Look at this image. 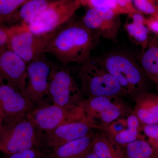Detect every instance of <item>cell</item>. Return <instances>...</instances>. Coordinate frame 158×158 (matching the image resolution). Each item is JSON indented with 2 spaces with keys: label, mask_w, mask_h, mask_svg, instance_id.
I'll return each instance as SVG.
<instances>
[{
  "label": "cell",
  "mask_w": 158,
  "mask_h": 158,
  "mask_svg": "<svg viewBox=\"0 0 158 158\" xmlns=\"http://www.w3.org/2000/svg\"><path fill=\"white\" fill-rule=\"evenodd\" d=\"M100 37L81 20L69 21L56 30L43 53L50 54L64 65L81 64L91 57Z\"/></svg>",
  "instance_id": "1"
},
{
  "label": "cell",
  "mask_w": 158,
  "mask_h": 158,
  "mask_svg": "<svg viewBox=\"0 0 158 158\" xmlns=\"http://www.w3.org/2000/svg\"><path fill=\"white\" fill-rule=\"evenodd\" d=\"M97 59L118 81L126 96L135 98L146 92V76L140 65L131 57L125 54L111 53Z\"/></svg>",
  "instance_id": "2"
},
{
  "label": "cell",
  "mask_w": 158,
  "mask_h": 158,
  "mask_svg": "<svg viewBox=\"0 0 158 158\" xmlns=\"http://www.w3.org/2000/svg\"><path fill=\"white\" fill-rule=\"evenodd\" d=\"M78 77L83 97H118L125 95L116 79L99 62L90 57L81 63Z\"/></svg>",
  "instance_id": "3"
},
{
  "label": "cell",
  "mask_w": 158,
  "mask_h": 158,
  "mask_svg": "<svg viewBox=\"0 0 158 158\" xmlns=\"http://www.w3.org/2000/svg\"><path fill=\"white\" fill-rule=\"evenodd\" d=\"M39 131L27 117L3 124L0 134V151L6 154L22 152L31 149L40 150Z\"/></svg>",
  "instance_id": "4"
},
{
  "label": "cell",
  "mask_w": 158,
  "mask_h": 158,
  "mask_svg": "<svg viewBox=\"0 0 158 158\" xmlns=\"http://www.w3.org/2000/svg\"><path fill=\"white\" fill-rule=\"evenodd\" d=\"M26 117L39 132H46L60 126L85 121L86 114L78 106L49 104L35 107Z\"/></svg>",
  "instance_id": "5"
},
{
  "label": "cell",
  "mask_w": 158,
  "mask_h": 158,
  "mask_svg": "<svg viewBox=\"0 0 158 158\" xmlns=\"http://www.w3.org/2000/svg\"><path fill=\"white\" fill-rule=\"evenodd\" d=\"M81 6L77 0H56L25 25L36 35L50 34L70 21Z\"/></svg>",
  "instance_id": "6"
},
{
  "label": "cell",
  "mask_w": 158,
  "mask_h": 158,
  "mask_svg": "<svg viewBox=\"0 0 158 158\" xmlns=\"http://www.w3.org/2000/svg\"><path fill=\"white\" fill-rule=\"evenodd\" d=\"M78 106L85 112L88 120L98 126L102 131L129 112L127 106L118 97L84 98Z\"/></svg>",
  "instance_id": "7"
},
{
  "label": "cell",
  "mask_w": 158,
  "mask_h": 158,
  "mask_svg": "<svg viewBox=\"0 0 158 158\" xmlns=\"http://www.w3.org/2000/svg\"><path fill=\"white\" fill-rule=\"evenodd\" d=\"M45 55H40L27 64V81L20 92L23 96L32 101L35 107L52 104L49 91L48 79L53 62H50Z\"/></svg>",
  "instance_id": "8"
},
{
  "label": "cell",
  "mask_w": 158,
  "mask_h": 158,
  "mask_svg": "<svg viewBox=\"0 0 158 158\" xmlns=\"http://www.w3.org/2000/svg\"><path fill=\"white\" fill-rule=\"evenodd\" d=\"M56 31L46 35H38L31 32L25 25H15L7 28V48L27 64L44 54Z\"/></svg>",
  "instance_id": "9"
},
{
  "label": "cell",
  "mask_w": 158,
  "mask_h": 158,
  "mask_svg": "<svg viewBox=\"0 0 158 158\" xmlns=\"http://www.w3.org/2000/svg\"><path fill=\"white\" fill-rule=\"evenodd\" d=\"M60 62L52 64L49 77V91L52 104L78 106L84 98L70 70Z\"/></svg>",
  "instance_id": "10"
},
{
  "label": "cell",
  "mask_w": 158,
  "mask_h": 158,
  "mask_svg": "<svg viewBox=\"0 0 158 158\" xmlns=\"http://www.w3.org/2000/svg\"><path fill=\"white\" fill-rule=\"evenodd\" d=\"M93 129L101 130L87 118L85 121L63 125L48 131H39L40 150L49 152L65 143L88 135Z\"/></svg>",
  "instance_id": "11"
},
{
  "label": "cell",
  "mask_w": 158,
  "mask_h": 158,
  "mask_svg": "<svg viewBox=\"0 0 158 158\" xmlns=\"http://www.w3.org/2000/svg\"><path fill=\"white\" fill-rule=\"evenodd\" d=\"M35 104L8 85H0V113L3 124L20 120L31 113Z\"/></svg>",
  "instance_id": "12"
},
{
  "label": "cell",
  "mask_w": 158,
  "mask_h": 158,
  "mask_svg": "<svg viewBox=\"0 0 158 158\" xmlns=\"http://www.w3.org/2000/svg\"><path fill=\"white\" fill-rule=\"evenodd\" d=\"M27 65L8 48L0 49V85H8L20 92L27 81Z\"/></svg>",
  "instance_id": "13"
},
{
  "label": "cell",
  "mask_w": 158,
  "mask_h": 158,
  "mask_svg": "<svg viewBox=\"0 0 158 158\" xmlns=\"http://www.w3.org/2000/svg\"><path fill=\"white\" fill-rule=\"evenodd\" d=\"M120 16L111 10L89 9L81 21L85 27L100 37L115 40L121 26Z\"/></svg>",
  "instance_id": "14"
},
{
  "label": "cell",
  "mask_w": 158,
  "mask_h": 158,
  "mask_svg": "<svg viewBox=\"0 0 158 158\" xmlns=\"http://www.w3.org/2000/svg\"><path fill=\"white\" fill-rule=\"evenodd\" d=\"M98 134L92 131L85 137L65 143L49 152L47 158H83L92 149Z\"/></svg>",
  "instance_id": "15"
},
{
  "label": "cell",
  "mask_w": 158,
  "mask_h": 158,
  "mask_svg": "<svg viewBox=\"0 0 158 158\" xmlns=\"http://www.w3.org/2000/svg\"><path fill=\"white\" fill-rule=\"evenodd\" d=\"M132 113L142 125L158 124V93L145 92L135 98Z\"/></svg>",
  "instance_id": "16"
},
{
  "label": "cell",
  "mask_w": 158,
  "mask_h": 158,
  "mask_svg": "<svg viewBox=\"0 0 158 158\" xmlns=\"http://www.w3.org/2000/svg\"><path fill=\"white\" fill-rule=\"evenodd\" d=\"M128 15L124 24L125 30L133 42L140 46L141 52H143L147 48L151 38V32L146 25L147 18L139 11Z\"/></svg>",
  "instance_id": "17"
},
{
  "label": "cell",
  "mask_w": 158,
  "mask_h": 158,
  "mask_svg": "<svg viewBox=\"0 0 158 158\" xmlns=\"http://www.w3.org/2000/svg\"><path fill=\"white\" fill-rule=\"evenodd\" d=\"M142 70L146 77L156 83L158 81V36L151 37L147 48L142 52L140 59Z\"/></svg>",
  "instance_id": "18"
},
{
  "label": "cell",
  "mask_w": 158,
  "mask_h": 158,
  "mask_svg": "<svg viewBox=\"0 0 158 158\" xmlns=\"http://www.w3.org/2000/svg\"><path fill=\"white\" fill-rule=\"evenodd\" d=\"M56 0H30L15 11L8 19L17 24L27 25Z\"/></svg>",
  "instance_id": "19"
},
{
  "label": "cell",
  "mask_w": 158,
  "mask_h": 158,
  "mask_svg": "<svg viewBox=\"0 0 158 158\" xmlns=\"http://www.w3.org/2000/svg\"><path fill=\"white\" fill-rule=\"evenodd\" d=\"M102 131L98 134L92 152L98 158H123L121 146L114 142L104 131Z\"/></svg>",
  "instance_id": "20"
},
{
  "label": "cell",
  "mask_w": 158,
  "mask_h": 158,
  "mask_svg": "<svg viewBox=\"0 0 158 158\" xmlns=\"http://www.w3.org/2000/svg\"><path fill=\"white\" fill-rule=\"evenodd\" d=\"M127 128L112 136L108 135L114 142L119 145L128 144L139 139L144 138L141 135L142 124L136 116L131 113L126 119Z\"/></svg>",
  "instance_id": "21"
},
{
  "label": "cell",
  "mask_w": 158,
  "mask_h": 158,
  "mask_svg": "<svg viewBox=\"0 0 158 158\" xmlns=\"http://www.w3.org/2000/svg\"><path fill=\"white\" fill-rule=\"evenodd\" d=\"M120 146L123 158H154L153 150L144 138Z\"/></svg>",
  "instance_id": "22"
},
{
  "label": "cell",
  "mask_w": 158,
  "mask_h": 158,
  "mask_svg": "<svg viewBox=\"0 0 158 158\" xmlns=\"http://www.w3.org/2000/svg\"><path fill=\"white\" fill-rule=\"evenodd\" d=\"M81 4V6H88L89 9L111 10L120 15L127 14L118 6L115 0H82Z\"/></svg>",
  "instance_id": "23"
},
{
  "label": "cell",
  "mask_w": 158,
  "mask_h": 158,
  "mask_svg": "<svg viewBox=\"0 0 158 158\" xmlns=\"http://www.w3.org/2000/svg\"><path fill=\"white\" fill-rule=\"evenodd\" d=\"M30 0H0V20H6Z\"/></svg>",
  "instance_id": "24"
},
{
  "label": "cell",
  "mask_w": 158,
  "mask_h": 158,
  "mask_svg": "<svg viewBox=\"0 0 158 158\" xmlns=\"http://www.w3.org/2000/svg\"><path fill=\"white\" fill-rule=\"evenodd\" d=\"M142 131L153 150L154 158H158V124L142 125Z\"/></svg>",
  "instance_id": "25"
},
{
  "label": "cell",
  "mask_w": 158,
  "mask_h": 158,
  "mask_svg": "<svg viewBox=\"0 0 158 158\" xmlns=\"http://www.w3.org/2000/svg\"><path fill=\"white\" fill-rule=\"evenodd\" d=\"M135 9L143 14L151 15L158 14V0H133Z\"/></svg>",
  "instance_id": "26"
},
{
  "label": "cell",
  "mask_w": 158,
  "mask_h": 158,
  "mask_svg": "<svg viewBox=\"0 0 158 158\" xmlns=\"http://www.w3.org/2000/svg\"><path fill=\"white\" fill-rule=\"evenodd\" d=\"M5 158H47V157L39 149H31L22 152L6 154Z\"/></svg>",
  "instance_id": "27"
},
{
  "label": "cell",
  "mask_w": 158,
  "mask_h": 158,
  "mask_svg": "<svg viewBox=\"0 0 158 158\" xmlns=\"http://www.w3.org/2000/svg\"><path fill=\"white\" fill-rule=\"evenodd\" d=\"M146 25L151 33L158 36V14L147 18Z\"/></svg>",
  "instance_id": "28"
},
{
  "label": "cell",
  "mask_w": 158,
  "mask_h": 158,
  "mask_svg": "<svg viewBox=\"0 0 158 158\" xmlns=\"http://www.w3.org/2000/svg\"><path fill=\"white\" fill-rule=\"evenodd\" d=\"M118 6L122 9L125 11L127 15L138 12L134 6L130 4L127 0H115Z\"/></svg>",
  "instance_id": "29"
},
{
  "label": "cell",
  "mask_w": 158,
  "mask_h": 158,
  "mask_svg": "<svg viewBox=\"0 0 158 158\" xmlns=\"http://www.w3.org/2000/svg\"><path fill=\"white\" fill-rule=\"evenodd\" d=\"M7 28L0 24V49L7 47L8 43Z\"/></svg>",
  "instance_id": "30"
},
{
  "label": "cell",
  "mask_w": 158,
  "mask_h": 158,
  "mask_svg": "<svg viewBox=\"0 0 158 158\" xmlns=\"http://www.w3.org/2000/svg\"><path fill=\"white\" fill-rule=\"evenodd\" d=\"M83 158H98L96 156V155L94 154L92 151H90Z\"/></svg>",
  "instance_id": "31"
},
{
  "label": "cell",
  "mask_w": 158,
  "mask_h": 158,
  "mask_svg": "<svg viewBox=\"0 0 158 158\" xmlns=\"http://www.w3.org/2000/svg\"><path fill=\"white\" fill-rule=\"evenodd\" d=\"M3 125V119L2 118V115L0 113V134H1V131H2V127Z\"/></svg>",
  "instance_id": "32"
},
{
  "label": "cell",
  "mask_w": 158,
  "mask_h": 158,
  "mask_svg": "<svg viewBox=\"0 0 158 158\" xmlns=\"http://www.w3.org/2000/svg\"><path fill=\"white\" fill-rule=\"evenodd\" d=\"M128 2H129L130 3V4H132V5H133V0H127ZM134 6V5H133Z\"/></svg>",
  "instance_id": "33"
},
{
  "label": "cell",
  "mask_w": 158,
  "mask_h": 158,
  "mask_svg": "<svg viewBox=\"0 0 158 158\" xmlns=\"http://www.w3.org/2000/svg\"><path fill=\"white\" fill-rule=\"evenodd\" d=\"M157 85V90L158 91V83L157 84H156Z\"/></svg>",
  "instance_id": "34"
},
{
  "label": "cell",
  "mask_w": 158,
  "mask_h": 158,
  "mask_svg": "<svg viewBox=\"0 0 158 158\" xmlns=\"http://www.w3.org/2000/svg\"><path fill=\"white\" fill-rule=\"evenodd\" d=\"M77 1H80V2H81H81H82V0H77Z\"/></svg>",
  "instance_id": "35"
},
{
  "label": "cell",
  "mask_w": 158,
  "mask_h": 158,
  "mask_svg": "<svg viewBox=\"0 0 158 158\" xmlns=\"http://www.w3.org/2000/svg\"><path fill=\"white\" fill-rule=\"evenodd\" d=\"M157 83H158V81H157V83H156V84H157Z\"/></svg>",
  "instance_id": "36"
}]
</instances>
